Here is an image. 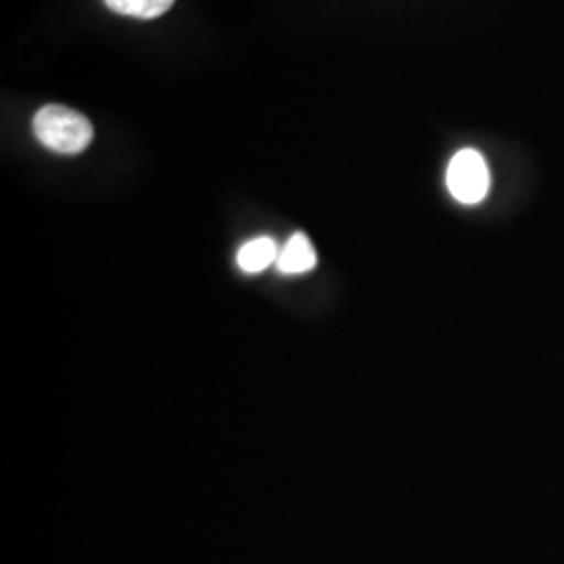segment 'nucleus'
I'll use <instances>...</instances> for the list:
<instances>
[{"label":"nucleus","instance_id":"nucleus-1","mask_svg":"<svg viewBox=\"0 0 564 564\" xmlns=\"http://www.w3.org/2000/svg\"><path fill=\"white\" fill-rule=\"evenodd\" d=\"M34 134L51 151L61 155L82 153L93 139V123L63 105H46L34 116Z\"/></svg>","mask_w":564,"mask_h":564},{"label":"nucleus","instance_id":"nucleus-2","mask_svg":"<svg viewBox=\"0 0 564 564\" xmlns=\"http://www.w3.org/2000/svg\"><path fill=\"white\" fill-rule=\"evenodd\" d=\"M445 181L456 202L464 205L484 202L489 191V170L484 155L475 149L458 151L447 165Z\"/></svg>","mask_w":564,"mask_h":564},{"label":"nucleus","instance_id":"nucleus-3","mask_svg":"<svg viewBox=\"0 0 564 564\" xmlns=\"http://www.w3.org/2000/svg\"><path fill=\"white\" fill-rule=\"evenodd\" d=\"M279 272L282 274H303L316 265V251L310 239L297 232L293 235L279 253Z\"/></svg>","mask_w":564,"mask_h":564},{"label":"nucleus","instance_id":"nucleus-4","mask_svg":"<svg viewBox=\"0 0 564 564\" xmlns=\"http://www.w3.org/2000/svg\"><path fill=\"white\" fill-rule=\"evenodd\" d=\"M276 260H279V249H276V242L272 241L270 237H260V239L245 242L237 256L239 268L247 274L263 272Z\"/></svg>","mask_w":564,"mask_h":564},{"label":"nucleus","instance_id":"nucleus-5","mask_svg":"<svg viewBox=\"0 0 564 564\" xmlns=\"http://www.w3.org/2000/svg\"><path fill=\"white\" fill-rule=\"evenodd\" d=\"M105 4L120 15L153 20L163 15L174 4V0H105Z\"/></svg>","mask_w":564,"mask_h":564}]
</instances>
